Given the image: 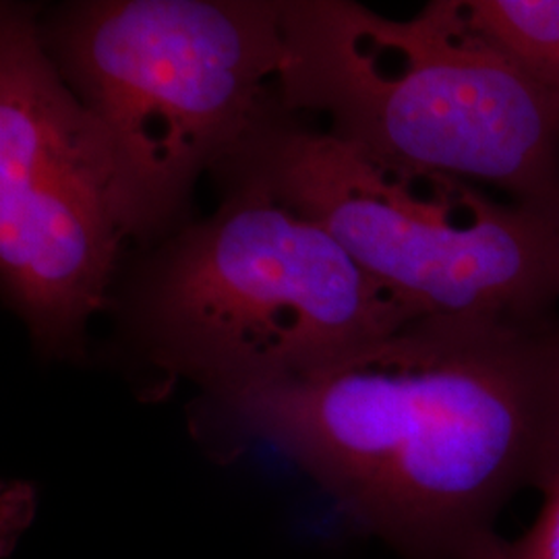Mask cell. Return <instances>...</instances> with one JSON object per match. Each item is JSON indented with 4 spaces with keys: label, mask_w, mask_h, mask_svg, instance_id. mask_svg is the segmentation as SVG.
I'll return each mask as SVG.
<instances>
[{
    "label": "cell",
    "mask_w": 559,
    "mask_h": 559,
    "mask_svg": "<svg viewBox=\"0 0 559 559\" xmlns=\"http://www.w3.org/2000/svg\"><path fill=\"white\" fill-rule=\"evenodd\" d=\"M464 13L559 110V0H462Z\"/></svg>",
    "instance_id": "52a82bcc"
},
{
    "label": "cell",
    "mask_w": 559,
    "mask_h": 559,
    "mask_svg": "<svg viewBox=\"0 0 559 559\" xmlns=\"http://www.w3.org/2000/svg\"><path fill=\"white\" fill-rule=\"evenodd\" d=\"M500 559H559V473L543 491V506L533 526L508 540Z\"/></svg>",
    "instance_id": "ba28073f"
},
{
    "label": "cell",
    "mask_w": 559,
    "mask_h": 559,
    "mask_svg": "<svg viewBox=\"0 0 559 559\" xmlns=\"http://www.w3.org/2000/svg\"><path fill=\"white\" fill-rule=\"evenodd\" d=\"M425 318L263 182L233 175L207 221L145 261L127 299L141 360L228 399L316 371Z\"/></svg>",
    "instance_id": "3957f363"
},
{
    "label": "cell",
    "mask_w": 559,
    "mask_h": 559,
    "mask_svg": "<svg viewBox=\"0 0 559 559\" xmlns=\"http://www.w3.org/2000/svg\"><path fill=\"white\" fill-rule=\"evenodd\" d=\"M127 233L100 143L32 7L0 9V274L44 355H80Z\"/></svg>",
    "instance_id": "8992f818"
},
{
    "label": "cell",
    "mask_w": 559,
    "mask_h": 559,
    "mask_svg": "<svg viewBox=\"0 0 559 559\" xmlns=\"http://www.w3.org/2000/svg\"><path fill=\"white\" fill-rule=\"evenodd\" d=\"M280 112L385 160L485 182L559 224V110L462 0L388 20L353 0H284Z\"/></svg>",
    "instance_id": "7a4b0ae2"
},
{
    "label": "cell",
    "mask_w": 559,
    "mask_h": 559,
    "mask_svg": "<svg viewBox=\"0 0 559 559\" xmlns=\"http://www.w3.org/2000/svg\"><path fill=\"white\" fill-rule=\"evenodd\" d=\"M221 170L263 182L425 316L551 321L559 224L522 203L385 160L282 112Z\"/></svg>",
    "instance_id": "5b68a950"
},
{
    "label": "cell",
    "mask_w": 559,
    "mask_h": 559,
    "mask_svg": "<svg viewBox=\"0 0 559 559\" xmlns=\"http://www.w3.org/2000/svg\"><path fill=\"white\" fill-rule=\"evenodd\" d=\"M284 0H85L41 23L108 162L127 240L280 115Z\"/></svg>",
    "instance_id": "277c9868"
},
{
    "label": "cell",
    "mask_w": 559,
    "mask_h": 559,
    "mask_svg": "<svg viewBox=\"0 0 559 559\" xmlns=\"http://www.w3.org/2000/svg\"><path fill=\"white\" fill-rule=\"evenodd\" d=\"M207 406L400 559H500L501 512L559 473V325L425 316Z\"/></svg>",
    "instance_id": "6da1fadb"
}]
</instances>
